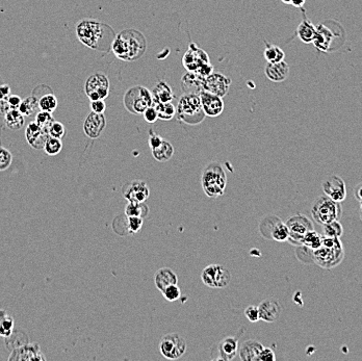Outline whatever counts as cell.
Wrapping results in <instances>:
<instances>
[{"mask_svg":"<svg viewBox=\"0 0 362 361\" xmlns=\"http://www.w3.org/2000/svg\"><path fill=\"white\" fill-rule=\"evenodd\" d=\"M77 39L85 46L100 52H109L116 37L111 26L95 19H84L76 25Z\"/></svg>","mask_w":362,"mask_h":361,"instance_id":"cell-1","label":"cell"},{"mask_svg":"<svg viewBox=\"0 0 362 361\" xmlns=\"http://www.w3.org/2000/svg\"><path fill=\"white\" fill-rule=\"evenodd\" d=\"M147 49L145 35L134 28H127L116 35L111 51L121 61L132 62L142 58Z\"/></svg>","mask_w":362,"mask_h":361,"instance_id":"cell-2","label":"cell"},{"mask_svg":"<svg viewBox=\"0 0 362 361\" xmlns=\"http://www.w3.org/2000/svg\"><path fill=\"white\" fill-rule=\"evenodd\" d=\"M311 259L320 268L330 270L337 267L344 259L345 251L340 238L323 236V243L316 250H310Z\"/></svg>","mask_w":362,"mask_h":361,"instance_id":"cell-3","label":"cell"},{"mask_svg":"<svg viewBox=\"0 0 362 361\" xmlns=\"http://www.w3.org/2000/svg\"><path fill=\"white\" fill-rule=\"evenodd\" d=\"M176 115L178 120L187 125H198L203 122L206 115L203 110L199 94H183L180 98Z\"/></svg>","mask_w":362,"mask_h":361,"instance_id":"cell-4","label":"cell"},{"mask_svg":"<svg viewBox=\"0 0 362 361\" xmlns=\"http://www.w3.org/2000/svg\"><path fill=\"white\" fill-rule=\"evenodd\" d=\"M203 191L209 198H217L225 193L227 185L226 173L221 164L214 162L203 171L201 177Z\"/></svg>","mask_w":362,"mask_h":361,"instance_id":"cell-5","label":"cell"},{"mask_svg":"<svg viewBox=\"0 0 362 361\" xmlns=\"http://www.w3.org/2000/svg\"><path fill=\"white\" fill-rule=\"evenodd\" d=\"M182 65L187 72L195 73L202 78H206L214 70L207 53L195 43L189 44L187 51L182 58Z\"/></svg>","mask_w":362,"mask_h":361,"instance_id":"cell-6","label":"cell"},{"mask_svg":"<svg viewBox=\"0 0 362 361\" xmlns=\"http://www.w3.org/2000/svg\"><path fill=\"white\" fill-rule=\"evenodd\" d=\"M311 215L313 220L320 225L339 220L341 217V204L326 195L320 196L311 207Z\"/></svg>","mask_w":362,"mask_h":361,"instance_id":"cell-7","label":"cell"},{"mask_svg":"<svg viewBox=\"0 0 362 361\" xmlns=\"http://www.w3.org/2000/svg\"><path fill=\"white\" fill-rule=\"evenodd\" d=\"M126 109L135 115H142L149 106L152 105V94L148 89L142 86L130 88L123 98Z\"/></svg>","mask_w":362,"mask_h":361,"instance_id":"cell-8","label":"cell"},{"mask_svg":"<svg viewBox=\"0 0 362 361\" xmlns=\"http://www.w3.org/2000/svg\"><path fill=\"white\" fill-rule=\"evenodd\" d=\"M202 282L211 289H225L231 281L230 271L222 264H209L201 274Z\"/></svg>","mask_w":362,"mask_h":361,"instance_id":"cell-9","label":"cell"},{"mask_svg":"<svg viewBox=\"0 0 362 361\" xmlns=\"http://www.w3.org/2000/svg\"><path fill=\"white\" fill-rule=\"evenodd\" d=\"M158 350L165 358L176 360L182 357L186 352V341L178 333H169L160 339Z\"/></svg>","mask_w":362,"mask_h":361,"instance_id":"cell-10","label":"cell"},{"mask_svg":"<svg viewBox=\"0 0 362 361\" xmlns=\"http://www.w3.org/2000/svg\"><path fill=\"white\" fill-rule=\"evenodd\" d=\"M85 92L91 100H104L109 94V80L103 73L92 74L86 82Z\"/></svg>","mask_w":362,"mask_h":361,"instance_id":"cell-11","label":"cell"},{"mask_svg":"<svg viewBox=\"0 0 362 361\" xmlns=\"http://www.w3.org/2000/svg\"><path fill=\"white\" fill-rule=\"evenodd\" d=\"M287 225L290 231L289 240L292 244L297 246H301L302 238L304 237V235L308 231L314 229V225L311 220L301 214H297L291 217L288 220Z\"/></svg>","mask_w":362,"mask_h":361,"instance_id":"cell-12","label":"cell"},{"mask_svg":"<svg viewBox=\"0 0 362 361\" xmlns=\"http://www.w3.org/2000/svg\"><path fill=\"white\" fill-rule=\"evenodd\" d=\"M231 83L229 77L221 73H212L204 79L203 91L223 98L228 94Z\"/></svg>","mask_w":362,"mask_h":361,"instance_id":"cell-13","label":"cell"},{"mask_svg":"<svg viewBox=\"0 0 362 361\" xmlns=\"http://www.w3.org/2000/svg\"><path fill=\"white\" fill-rule=\"evenodd\" d=\"M150 191L145 181L134 180L123 187V196L128 202L143 203L149 198Z\"/></svg>","mask_w":362,"mask_h":361,"instance_id":"cell-14","label":"cell"},{"mask_svg":"<svg viewBox=\"0 0 362 361\" xmlns=\"http://www.w3.org/2000/svg\"><path fill=\"white\" fill-rule=\"evenodd\" d=\"M323 191L326 196L331 198L336 202H342L347 197V187L342 178L337 175H332L328 177L323 184Z\"/></svg>","mask_w":362,"mask_h":361,"instance_id":"cell-15","label":"cell"},{"mask_svg":"<svg viewBox=\"0 0 362 361\" xmlns=\"http://www.w3.org/2000/svg\"><path fill=\"white\" fill-rule=\"evenodd\" d=\"M9 360H17V361H45L46 357L43 355L37 344H29L23 345L19 348H16Z\"/></svg>","mask_w":362,"mask_h":361,"instance_id":"cell-16","label":"cell"},{"mask_svg":"<svg viewBox=\"0 0 362 361\" xmlns=\"http://www.w3.org/2000/svg\"><path fill=\"white\" fill-rule=\"evenodd\" d=\"M25 138L27 143L35 150L44 149L45 143L49 138L48 129L40 126L35 121L30 122L25 130Z\"/></svg>","mask_w":362,"mask_h":361,"instance_id":"cell-17","label":"cell"},{"mask_svg":"<svg viewBox=\"0 0 362 361\" xmlns=\"http://www.w3.org/2000/svg\"><path fill=\"white\" fill-rule=\"evenodd\" d=\"M105 126L106 119L104 115L91 111L85 121L84 131L90 139H97L101 136Z\"/></svg>","mask_w":362,"mask_h":361,"instance_id":"cell-18","label":"cell"},{"mask_svg":"<svg viewBox=\"0 0 362 361\" xmlns=\"http://www.w3.org/2000/svg\"><path fill=\"white\" fill-rule=\"evenodd\" d=\"M201 103H202L203 110L206 116L216 118L219 117L224 110V102L221 97L211 94L206 91H202L200 94Z\"/></svg>","mask_w":362,"mask_h":361,"instance_id":"cell-19","label":"cell"},{"mask_svg":"<svg viewBox=\"0 0 362 361\" xmlns=\"http://www.w3.org/2000/svg\"><path fill=\"white\" fill-rule=\"evenodd\" d=\"M260 319L266 323H273L277 320L282 312V307L276 299H266L263 300L258 306Z\"/></svg>","mask_w":362,"mask_h":361,"instance_id":"cell-20","label":"cell"},{"mask_svg":"<svg viewBox=\"0 0 362 361\" xmlns=\"http://www.w3.org/2000/svg\"><path fill=\"white\" fill-rule=\"evenodd\" d=\"M265 76L274 83H282L290 74V66L284 61L279 63H268L264 68Z\"/></svg>","mask_w":362,"mask_h":361,"instance_id":"cell-21","label":"cell"},{"mask_svg":"<svg viewBox=\"0 0 362 361\" xmlns=\"http://www.w3.org/2000/svg\"><path fill=\"white\" fill-rule=\"evenodd\" d=\"M238 338L234 336H228L222 339L218 345L219 356L215 358L216 360H232L235 358L238 352Z\"/></svg>","mask_w":362,"mask_h":361,"instance_id":"cell-22","label":"cell"},{"mask_svg":"<svg viewBox=\"0 0 362 361\" xmlns=\"http://www.w3.org/2000/svg\"><path fill=\"white\" fill-rule=\"evenodd\" d=\"M263 346L257 340H246L238 348L239 357L244 361H259V355Z\"/></svg>","mask_w":362,"mask_h":361,"instance_id":"cell-23","label":"cell"},{"mask_svg":"<svg viewBox=\"0 0 362 361\" xmlns=\"http://www.w3.org/2000/svg\"><path fill=\"white\" fill-rule=\"evenodd\" d=\"M155 287L158 291L163 292L166 288L178 283V277L176 273L170 268L159 269L154 275Z\"/></svg>","mask_w":362,"mask_h":361,"instance_id":"cell-24","label":"cell"},{"mask_svg":"<svg viewBox=\"0 0 362 361\" xmlns=\"http://www.w3.org/2000/svg\"><path fill=\"white\" fill-rule=\"evenodd\" d=\"M204 79L201 76L187 72L184 76L181 78V88L184 94H200L203 91V85H204Z\"/></svg>","mask_w":362,"mask_h":361,"instance_id":"cell-25","label":"cell"},{"mask_svg":"<svg viewBox=\"0 0 362 361\" xmlns=\"http://www.w3.org/2000/svg\"><path fill=\"white\" fill-rule=\"evenodd\" d=\"M333 41V33L332 31L326 27L324 24H319L316 27V34L313 40L314 46L319 50V51H328L330 45L332 44Z\"/></svg>","mask_w":362,"mask_h":361,"instance_id":"cell-26","label":"cell"},{"mask_svg":"<svg viewBox=\"0 0 362 361\" xmlns=\"http://www.w3.org/2000/svg\"><path fill=\"white\" fill-rule=\"evenodd\" d=\"M174 99V94L172 88L164 80L158 82L152 91L153 103H166L172 102Z\"/></svg>","mask_w":362,"mask_h":361,"instance_id":"cell-27","label":"cell"},{"mask_svg":"<svg viewBox=\"0 0 362 361\" xmlns=\"http://www.w3.org/2000/svg\"><path fill=\"white\" fill-rule=\"evenodd\" d=\"M151 151H152L153 157L157 160V162H160V163L168 162V160L171 159L172 156L174 155V147L170 142L166 140H164L163 143L159 146L151 149Z\"/></svg>","mask_w":362,"mask_h":361,"instance_id":"cell-28","label":"cell"},{"mask_svg":"<svg viewBox=\"0 0 362 361\" xmlns=\"http://www.w3.org/2000/svg\"><path fill=\"white\" fill-rule=\"evenodd\" d=\"M269 237L276 240V242H279V243L287 242V240H289L290 231H289L287 223H283L282 221H280V219H278L275 222V224L273 225V227L271 228Z\"/></svg>","mask_w":362,"mask_h":361,"instance_id":"cell-29","label":"cell"},{"mask_svg":"<svg viewBox=\"0 0 362 361\" xmlns=\"http://www.w3.org/2000/svg\"><path fill=\"white\" fill-rule=\"evenodd\" d=\"M7 126L12 130H19L24 125V116L18 108H11L5 115Z\"/></svg>","mask_w":362,"mask_h":361,"instance_id":"cell-30","label":"cell"},{"mask_svg":"<svg viewBox=\"0 0 362 361\" xmlns=\"http://www.w3.org/2000/svg\"><path fill=\"white\" fill-rule=\"evenodd\" d=\"M298 34L302 42L312 43L316 34V27L309 20H303L298 27Z\"/></svg>","mask_w":362,"mask_h":361,"instance_id":"cell-31","label":"cell"},{"mask_svg":"<svg viewBox=\"0 0 362 361\" xmlns=\"http://www.w3.org/2000/svg\"><path fill=\"white\" fill-rule=\"evenodd\" d=\"M323 243V235H320L318 232H316L314 229L308 231L304 237L302 238L301 246L305 247L308 250H316L321 246Z\"/></svg>","mask_w":362,"mask_h":361,"instance_id":"cell-32","label":"cell"},{"mask_svg":"<svg viewBox=\"0 0 362 361\" xmlns=\"http://www.w3.org/2000/svg\"><path fill=\"white\" fill-rule=\"evenodd\" d=\"M152 105L155 107L157 111L158 119L164 120V121H170L176 113V108L172 104V102H166V103H152Z\"/></svg>","mask_w":362,"mask_h":361,"instance_id":"cell-33","label":"cell"},{"mask_svg":"<svg viewBox=\"0 0 362 361\" xmlns=\"http://www.w3.org/2000/svg\"><path fill=\"white\" fill-rule=\"evenodd\" d=\"M263 56L268 63H279L284 61L285 54L284 51L280 47L268 43L265 45Z\"/></svg>","mask_w":362,"mask_h":361,"instance_id":"cell-34","label":"cell"},{"mask_svg":"<svg viewBox=\"0 0 362 361\" xmlns=\"http://www.w3.org/2000/svg\"><path fill=\"white\" fill-rule=\"evenodd\" d=\"M14 319L5 310H0V336L9 337L13 334Z\"/></svg>","mask_w":362,"mask_h":361,"instance_id":"cell-35","label":"cell"},{"mask_svg":"<svg viewBox=\"0 0 362 361\" xmlns=\"http://www.w3.org/2000/svg\"><path fill=\"white\" fill-rule=\"evenodd\" d=\"M37 108H39V100L33 95L23 99L20 103V106L18 107V109L21 111V113L24 117L31 116L32 113L35 112Z\"/></svg>","mask_w":362,"mask_h":361,"instance_id":"cell-36","label":"cell"},{"mask_svg":"<svg viewBox=\"0 0 362 361\" xmlns=\"http://www.w3.org/2000/svg\"><path fill=\"white\" fill-rule=\"evenodd\" d=\"M149 208L145 202L143 203H132L128 202L125 207V215L126 217H141L145 218L148 215Z\"/></svg>","mask_w":362,"mask_h":361,"instance_id":"cell-37","label":"cell"},{"mask_svg":"<svg viewBox=\"0 0 362 361\" xmlns=\"http://www.w3.org/2000/svg\"><path fill=\"white\" fill-rule=\"evenodd\" d=\"M58 105H59L58 98L52 93L44 95L43 97H41V99L39 100V108L41 110L53 112L56 109Z\"/></svg>","mask_w":362,"mask_h":361,"instance_id":"cell-38","label":"cell"},{"mask_svg":"<svg viewBox=\"0 0 362 361\" xmlns=\"http://www.w3.org/2000/svg\"><path fill=\"white\" fill-rule=\"evenodd\" d=\"M323 230H324V235L328 237H337L340 238V236L344 233L342 225L339 223L338 220L332 221L330 223L324 224L323 225Z\"/></svg>","mask_w":362,"mask_h":361,"instance_id":"cell-39","label":"cell"},{"mask_svg":"<svg viewBox=\"0 0 362 361\" xmlns=\"http://www.w3.org/2000/svg\"><path fill=\"white\" fill-rule=\"evenodd\" d=\"M62 149H63L62 140L49 136L44 146L45 152L50 156H54V155H58L62 151Z\"/></svg>","mask_w":362,"mask_h":361,"instance_id":"cell-40","label":"cell"},{"mask_svg":"<svg viewBox=\"0 0 362 361\" xmlns=\"http://www.w3.org/2000/svg\"><path fill=\"white\" fill-rule=\"evenodd\" d=\"M55 121L52 112L49 111H45V110H41L39 111L35 116V122L43 128L48 129L50 127V125Z\"/></svg>","mask_w":362,"mask_h":361,"instance_id":"cell-41","label":"cell"},{"mask_svg":"<svg viewBox=\"0 0 362 361\" xmlns=\"http://www.w3.org/2000/svg\"><path fill=\"white\" fill-rule=\"evenodd\" d=\"M162 293H163L164 298L169 302H175V301L179 300L181 297V291L177 284L169 286Z\"/></svg>","mask_w":362,"mask_h":361,"instance_id":"cell-42","label":"cell"},{"mask_svg":"<svg viewBox=\"0 0 362 361\" xmlns=\"http://www.w3.org/2000/svg\"><path fill=\"white\" fill-rule=\"evenodd\" d=\"M12 160V153L8 149L0 146V171L7 170L11 166Z\"/></svg>","mask_w":362,"mask_h":361,"instance_id":"cell-43","label":"cell"},{"mask_svg":"<svg viewBox=\"0 0 362 361\" xmlns=\"http://www.w3.org/2000/svg\"><path fill=\"white\" fill-rule=\"evenodd\" d=\"M143 218L141 217H127V229L131 234L138 233L143 226Z\"/></svg>","mask_w":362,"mask_h":361,"instance_id":"cell-44","label":"cell"},{"mask_svg":"<svg viewBox=\"0 0 362 361\" xmlns=\"http://www.w3.org/2000/svg\"><path fill=\"white\" fill-rule=\"evenodd\" d=\"M48 132H49V136L50 137H53V138H56V139H61L65 136L66 134V129H65V126L61 123V122H56L54 121L50 127L48 128Z\"/></svg>","mask_w":362,"mask_h":361,"instance_id":"cell-45","label":"cell"},{"mask_svg":"<svg viewBox=\"0 0 362 361\" xmlns=\"http://www.w3.org/2000/svg\"><path fill=\"white\" fill-rule=\"evenodd\" d=\"M245 315L251 323H256V322H258V320H260L259 310H258V307L255 305L248 306L245 310Z\"/></svg>","mask_w":362,"mask_h":361,"instance_id":"cell-46","label":"cell"},{"mask_svg":"<svg viewBox=\"0 0 362 361\" xmlns=\"http://www.w3.org/2000/svg\"><path fill=\"white\" fill-rule=\"evenodd\" d=\"M143 115H144V118H145V120H146V121H147L148 123H155V122L157 121V120H158L157 111H156V109H155V107H154L153 105L149 106V107L143 112Z\"/></svg>","mask_w":362,"mask_h":361,"instance_id":"cell-47","label":"cell"},{"mask_svg":"<svg viewBox=\"0 0 362 361\" xmlns=\"http://www.w3.org/2000/svg\"><path fill=\"white\" fill-rule=\"evenodd\" d=\"M90 107L91 110L97 113H103L106 109V104L104 102V100H91L90 103Z\"/></svg>","mask_w":362,"mask_h":361,"instance_id":"cell-48","label":"cell"},{"mask_svg":"<svg viewBox=\"0 0 362 361\" xmlns=\"http://www.w3.org/2000/svg\"><path fill=\"white\" fill-rule=\"evenodd\" d=\"M163 141H164V139H163L162 137H160V136L156 135L153 130H150V131H149V141H148V143H149V147H150L151 149H153V148L159 146L160 144L163 143Z\"/></svg>","mask_w":362,"mask_h":361,"instance_id":"cell-49","label":"cell"},{"mask_svg":"<svg viewBox=\"0 0 362 361\" xmlns=\"http://www.w3.org/2000/svg\"><path fill=\"white\" fill-rule=\"evenodd\" d=\"M275 360H276V356H275L274 351L270 348L263 347V349L259 355V361H275Z\"/></svg>","mask_w":362,"mask_h":361,"instance_id":"cell-50","label":"cell"},{"mask_svg":"<svg viewBox=\"0 0 362 361\" xmlns=\"http://www.w3.org/2000/svg\"><path fill=\"white\" fill-rule=\"evenodd\" d=\"M11 96V88L8 85L0 86V100H8Z\"/></svg>","mask_w":362,"mask_h":361,"instance_id":"cell-51","label":"cell"},{"mask_svg":"<svg viewBox=\"0 0 362 361\" xmlns=\"http://www.w3.org/2000/svg\"><path fill=\"white\" fill-rule=\"evenodd\" d=\"M8 103L10 105L11 108H18L20 106V103L22 101V99L18 96H14V95H11L9 98H8Z\"/></svg>","mask_w":362,"mask_h":361,"instance_id":"cell-52","label":"cell"},{"mask_svg":"<svg viewBox=\"0 0 362 361\" xmlns=\"http://www.w3.org/2000/svg\"><path fill=\"white\" fill-rule=\"evenodd\" d=\"M11 109L7 100H0V116H5L7 111Z\"/></svg>","mask_w":362,"mask_h":361,"instance_id":"cell-53","label":"cell"},{"mask_svg":"<svg viewBox=\"0 0 362 361\" xmlns=\"http://www.w3.org/2000/svg\"><path fill=\"white\" fill-rule=\"evenodd\" d=\"M354 195H355V198L358 200L359 202L362 201V183L358 184V185L355 187Z\"/></svg>","mask_w":362,"mask_h":361,"instance_id":"cell-54","label":"cell"},{"mask_svg":"<svg viewBox=\"0 0 362 361\" xmlns=\"http://www.w3.org/2000/svg\"><path fill=\"white\" fill-rule=\"evenodd\" d=\"M304 4H305V0H292V5L296 8L301 9V8H303Z\"/></svg>","mask_w":362,"mask_h":361,"instance_id":"cell-55","label":"cell"},{"mask_svg":"<svg viewBox=\"0 0 362 361\" xmlns=\"http://www.w3.org/2000/svg\"><path fill=\"white\" fill-rule=\"evenodd\" d=\"M281 2L287 5H292V0H281Z\"/></svg>","mask_w":362,"mask_h":361,"instance_id":"cell-56","label":"cell"},{"mask_svg":"<svg viewBox=\"0 0 362 361\" xmlns=\"http://www.w3.org/2000/svg\"><path fill=\"white\" fill-rule=\"evenodd\" d=\"M360 207H361V211H362V201H360Z\"/></svg>","mask_w":362,"mask_h":361,"instance_id":"cell-57","label":"cell"},{"mask_svg":"<svg viewBox=\"0 0 362 361\" xmlns=\"http://www.w3.org/2000/svg\"><path fill=\"white\" fill-rule=\"evenodd\" d=\"M361 219H362V211H361Z\"/></svg>","mask_w":362,"mask_h":361,"instance_id":"cell-58","label":"cell"}]
</instances>
